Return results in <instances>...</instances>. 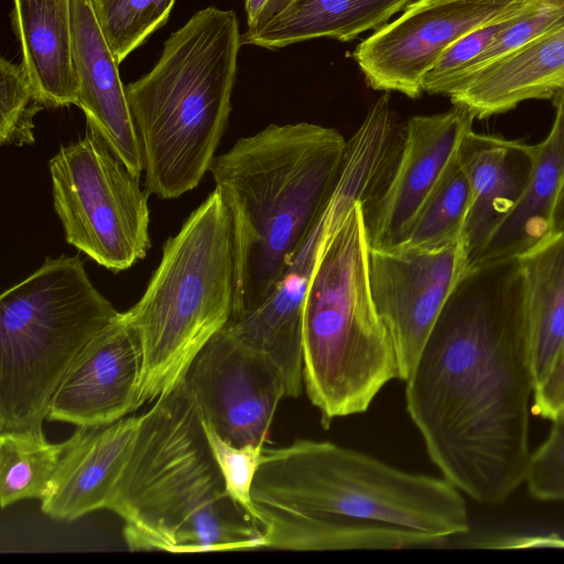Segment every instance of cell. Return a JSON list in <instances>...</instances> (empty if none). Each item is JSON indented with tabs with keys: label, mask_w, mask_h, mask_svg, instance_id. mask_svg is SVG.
I'll return each mask as SVG.
<instances>
[{
	"label": "cell",
	"mask_w": 564,
	"mask_h": 564,
	"mask_svg": "<svg viewBox=\"0 0 564 564\" xmlns=\"http://www.w3.org/2000/svg\"><path fill=\"white\" fill-rule=\"evenodd\" d=\"M405 382L430 459L459 491L498 505L525 481L534 379L519 258L467 269Z\"/></svg>",
	"instance_id": "6da1fadb"
},
{
	"label": "cell",
	"mask_w": 564,
	"mask_h": 564,
	"mask_svg": "<svg viewBox=\"0 0 564 564\" xmlns=\"http://www.w3.org/2000/svg\"><path fill=\"white\" fill-rule=\"evenodd\" d=\"M346 149L336 129L272 123L214 158L209 172L234 225L236 283L228 322L271 293L329 204Z\"/></svg>",
	"instance_id": "7a4b0ae2"
},
{
	"label": "cell",
	"mask_w": 564,
	"mask_h": 564,
	"mask_svg": "<svg viewBox=\"0 0 564 564\" xmlns=\"http://www.w3.org/2000/svg\"><path fill=\"white\" fill-rule=\"evenodd\" d=\"M108 509L122 519L132 551L264 549L261 527L226 494L183 380L141 414Z\"/></svg>",
	"instance_id": "3957f363"
},
{
	"label": "cell",
	"mask_w": 564,
	"mask_h": 564,
	"mask_svg": "<svg viewBox=\"0 0 564 564\" xmlns=\"http://www.w3.org/2000/svg\"><path fill=\"white\" fill-rule=\"evenodd\" d=\"M241 44L236 13L207 7L170 35L147 75L126 86L149 193L178 198L209 171L228 124Z\"/></svg>",
	"instance_id": "277c9868"
},
{
	"label": "cell",
	"mask_w": 564,
	"mask_h": 564,
	"mask_svg": "<svg viewBox=\"0 0 564 564\" xmlns=\"http://www.w3.org/2000/svg\"><path fill=\"white\" fill-rule=\"evenodd\" d=\"M362 199L324 243L303 305V387L322 425L368 410L398 378L391 336L369 282V237Z\"/></svg>",
	"instance_id": "5b68a950"
},
{
	"label": "cell",
	"mask_w": 564,
	"mask_h": 564,
	"mask_svg": "<svg viewBox=\"0 0 564 564\" xmlns=\"http://www.w3.org/2000/svg\"><path fill=\"white\" fill-rule=\"evenodd\" d=\"M251 496L257 511L382 521L441 543L469 530L465 499L444 477L404 471L327 441L264 448Z\"/></svg>",
	"instance_id": "8992f818"
},
{
	"label": "cell",
	"mask_w": 564,
	"mask_h": 564,
	"mask_svg": "<svg viewBox=\"0 0 564 564\" xmlns=\"http://www.w3.org/2000/svg\"><path fill=\"white\" fill-rule=\"evenodd\" d=\"M236 283L231 214L215 188L162 249L159 267L124 321L138 335L139 408L172 390L227 324Z\"/></svg>",
	"instance_id": "52a82bcc"
},
{
	"label": "cell",
	"mask_w": 564,
	"mask_h": 564,
	"mask_svg": "<svg viewBox=\"0 0 564 564\" xmlns=\"http://www.w3.org/2000/svg\"><path fill=\"white\" fill-rule=\"evenodd\" d=\"M78 256L48 258L0 297V433L43 432L87 344L118 315Z\"/></svg>",
	"instance_id": "ba28073f"
},
{
	"label": "cell",
	"mask_w": 564,
	"mask_h": 564,
	"mask_svg": "<svg viewBox=\"0 0 564 564\" xmlns=\"http://www.w3.org/2000/svg\"><path fill=\"white\" fill-rule=\"evenodd\" d=\"M54 209L66 241L119 272L151 247L148 194L102 138L87 128L48 161Z\"/></svg>",
	"instance_id": "9c48e42d"
},
{
	"label": "cell",
	"mask_w": 564,
	"mask_h": 564,
	"mask_svg": "<svg viewBox=\"0 0 564 564\" xmlns=\"http://www.w3.org/2000/svg\"><path fill=\"white\" fill-rule=\"evenodd\" d=\"M378 184L379 171L375 163L362 154H349L329 204L271 293L252 312L227 322L223 328L279 367L285 379L288 397H299L303 388V305L322 248L354 203L359 199L369 202Z\"/></svg>",
	"instance_id": "30bf717a"
},
{
	"label": "cell",
	"mask_w": 564,
	"mask_h": 564,
	"mask_svg": "<svg viewBox=\"0 0 564 564\" xmlns=\"http://www.w3.org/2000/svg\"><path fill=\"white\" fill-rule=\"evenodd\" d=\"M182 380L200 419L236 446L269 442L278 404L288 397L279 367L224 329L202 347Z\"/></svg>",
	"instance_id": "8fae6325"
},
{
	"label": "cell",
	"mask_w": 564,
	"mask_h": 564,
	"mask_svg": "<svg viewBox=\"0 0 564 564\" xmlns=\"http://www.w3.org/2000/svg\"><path fill=\"white\" fill-rule=\"evenodd\" d=\"M462 241L438 249L369 246V282L377 312L406 381L449 296L467 271Z\"/></svg>",
	"instance_id": "7c38bea8"
},
{
	"label": "cell",
	"mask_w": 564,
	"mask_h": 564,
	"mask_svg": "<svg viewBox=\"0 0 564 564\" xmlns=\"http://www.w3.org/2000/svg\"><path fill=\"white\" fill-rule=\"evenodd\" d=\"M518 0H414L352 52L367 84L415 99L424 75L447 47Z\"/></svg>",
	"instance_id": "4fadbf2b"
},
{
	"label": "cell",
	"mask_w": 564,
	"mask_h": 564,
	"mask_svg": "<svg viewBox=\"0 0 564 564\" xmlns=\"http://www.w3.org/2000/svg\"><path fill=\"white\" fill-rule=\"evenodd\" d=\"M474 117L465 109L409 119L394 166L379 191L367 218L369 246L400 245L423 203L456 155Z\"/></svg>",
	"instance_id": "5bb4252c"
},
{
	"label": "cell",
	"mask_w": 564,
	"mask_h": 564,
	"mask_svg": "<svg viewBox=\"0 0 564 564\" xmlns=\"http://www.w3.org/2000/svg\"><path fill=\"white\" fill-rule=\"evenodd\" d=\"M141 371L138 335L119 313L73 362L52 398L46 420L99 426L128 416L139 409Z\"/></svg>",
	"instance_id": "9a60e30c"
},
{
	"label": "cell",
	"mask_w": 564,
	"mask_h": 564,
	"mask_svg": "<svg viewBox=\"0 0 564 564\" xmlns=\"http://www.w3.org/2000/svg\"><path fill=\"white\" fill-rule=\"evenodd\" d=\"M141 415H128L99 426H77L64 449L43 497V513L74 521L108 509L128 462Z\"/></svg>",
	"instance_id": "2e32d148"
},
{
	"label": "cell",
	"mask_w": 564,
	"mask_h": 564,
	"mask_svg": "<svg viewBox=\"0 0 564 564\" xmlns=\"http://www.w3.org/2000/svg\"><path fill=\"white\" fill-rule=\"evenodd\" d=\"M70 13L76 106L85 113L87 128L140 178L143 159L119 63L96 22L90 0H70Z\"/></svg>",
	"instance_id": "e0dca14e"
},
{
	"label": "cell",
	"mask_w": 564,
	"mask_h": 564,
	"mask_svg": "<svg viewBox=\"0 0 564 564\" xmlns=\"http://www.w3.org/2000/svg\"><path fill=\"white\" fill-rule=\"evenodd\" d=\"M456 154L470 187L462 235L470 268L523 194L533 169L535 145L471 129L462 139Z\"/></svg>",
	"instance_id": "ac0fdd59"
},
{
	"label": "cell",
	"mask_w": 564,
	"mask_h": 564,
	"mask_svg": "<svg viewBox=\"0 0 564 564\" xmlns=\"http://www.w3.org/2000/svg\"><path fill=\"white\" fill-rule=\"evenodd\" d=\"M564 86V25L473 74L449 95L475 119L514 109L523 101L552 99Z\"/></svg>",
	"instance_id": "d6986e66"
},
{
	"label": "cell",
	"mask_w": 564,
	"mask_h": 564,
	"mask_svg": "<svg viewBox=\"0 0 564 564\" xmlns=\"http://www.w3.org/2000/svg\"><path fill=\"white\" fill-rule=\"evenodd\" d=\"M22 65L45 107L76 105L70 0H12Z\"/></svg>",
	"instance_id": "ffe728a7"
},
{
	"label": "cell",
	"mask_w": 564,
	"mask_h": 564,
	"mask_svg": "<svg viewBox=\"0 0 564 564\" xmlns=\"http://www.w3.org/2000/svg\"><path fill=\"white\" fill-rule=\"evenodd\" d=\"M551 100L555 118L546 138L535 144V160L527 187L471 267L518 258L553 235V213L564 182V100Z\"/></svg>",
	"instance_id": "44dd1931"
},
{
	"label": "cell",
	"mask_w": 564,
	"mask_h": 564,
	"mask_svg": "<svg viewBox=\"0 0 564 564\" xmlns=\"http://www.w3.org/2000/svg\"><path fill=\"white\" fill-rule=\"evenodd\" d=\"M264 549L335 551L406 549L441 544L434 536L392 523L339 516L259 509Z\"/></svg>",
	"instance_id": "7402d4cb"
},
{
	"label": "cell",
	"mask_w": 564,
	"mask_h": 564,
	"mask_svg": "<svg viewBox=\"0 0 564 564\" xmlns=\"http://www.w3.org/2000/svg\"><path fill=\"white\" fill-rule=\"evenodd\" d=\"M414 0H288L260 29L245 32L242 44L275 50L328 37L349 42L379 30Z\"/></svg>",
	"instance_id": "603a6c76"
},
{
	"label": "cell",
	"mask_w": 564,
	"mask_h": 564,
	"mask_svg": "<svg viewBox=\"0 0 564 564\" xmlns=\"http://www.w3.org/2000/svg\"><path fill=\"white\" fill-rule=\"evenodd\" d=\"M524 288V324L534 389L551 371L564 343V235H552L518 257Z\"/></svg>",
	"instance_id": "cb8c5ba5"
},
{
	"label": "cell",
	"mask_w": 564,
	"mask_h": 564,
	"mask_svg": "<svg viewBox=\"0 0 564 564\" xmlns=\"http://www.w3.org/2000/svg\"><path fill=\"white\" fill-rule=\"evenodd\" d=\"M64 442L54 444L44 432L0 433V505L40 499L55 473Z\"/></svg>",
	"instance_id": "d4e9b609"
},
{
	"label": "cell",
	"mask_w": 564,
	"mask_h": 564,
	"mask_svg": "<svg viewBox=\"0 0 564 564\" xmlns=\"http://www.w3.org/2000/svg\"><path fill=\"white\" fill-rule=\"evenodd\" d=\"M469 205V183L456 154L398 246L438 249L462 241Z\"/></svg>",
	"instance_id": "484cf974"
},
{
	"label": "cell",
	"mask_w": 564,
	"mask_h": 564,
	"mask_svg": "<svg viewBox=\"0 0 564 564\" xmlns=\"http://www.w3.org/2000/svg\"><path fill=\"white\" fill-rule=\"evenodd\" d=\"M96 22L120 64L169 19L175 0H90Z\"/></svg>",
	"instance_id": "4316f807"
},
{
	"label": "cell",
	"mask_w": 564,
	"mask_h": 564,
	"mask_svg": "<svg viewBox=\"0 0 564 564\" xmlns=\"http://www.w3.org/2000/svg\"><path fill=\"white\" fill-rule=\"evenodd\" d=\"M531 1L518 0L500 15L447 47L424 75L422 90L431 95H447L456 76L484 53L524 12Z\"/></svg>",
	"instance_id": "83f0119b"
},
{
	"label": "cell",
	"mask_w": 564,
	"mask_h": 564,
	"mask_svg": "<svg viewBox=\"0 0 564 564\" xmlns=\"http://www.w3.org/2000/svg\"><path fill=\"white\" fill-rule=\"evenodd\" d=\"M45 106L20 64L0 61V143L23 147L34 143V117Z\"/></svg>",
	"instance_id": "f1b7e54d"
},
{
	"label": "cell",
	"mask_w": 564,
	"mask_h": 564,
	"mask_svg": "<svg viewBox=\"0 0 564 564\" xmlns=\"http://www.w3.org/2000/svg\"><path fill=\"white\" fill-rule=\"evenodd\" d=\"M562 25L564 0H532L524 12L486 51L456 76L446 96L485 66Z\"/></svg>",
	"instance_id": "f546056e"
},
{
	"label": "cell",
	"mask_w": 564,
	"mask_h": 564,
	"mask_svg": "<svg viewBox=\"0 0 564 564\" xmlns=\"http://www.w3.org/2000/svg\"><path fill=\"white\" fill-rule=\"evenodd\" d=\"M208 444L221 473L226 494L259 525L260 514L251 496L252 484L262 462L264 445L236 446L221 438L202 420Z\"/></svg>",
	"instance_id": "4dcf8cb0"
},
{
	"label": "cell",
	"mask_w": 564,
	"mask_h": 564,
	"mask_svg": "<svg viewBox=\"0 0 564 564\" xmlns=\"http://www.w3.org/2000/svg\"><path fill=\"white\" fill-rule=\"evenodd\" d=\"M525 481L544 501H564V415L553 421L547 438L531 454Z\"/></svg>",
	"instance_id": "1f68e13d"
},
{
	"label": "cell",
	"mask_w": 564,
	"mask_h": 564,
	"mask_svg": "<svg viewBox=\"0 0 564 564\" xmlns=\"http://www.w3.org/2000/svg\"><path fill=\"white\" fill-rule=\"evenodd\" d=\"M532 412L551 421L564 415V343L551 371L533 391Z\"/></svg>",
	"instance_id": "d6a6232c"
},
{
	"label": "cell",
	"mask_w": 564,
	"mask_h": 564,
	"mask_svg": "<svg viewBox=\"0 0 564 564\" xmlns=\"http://www.w3.org/2000/svg\"><path fill=\"white\" fill-rule=\"evenodd\" d=\"M279 0H246L247 32H253L267 23L274 14Z\"/></svg>",
	"instance_id": "836d02e7"
},
{
	"label": "cell",
	"mask_w": 564,
	"mask_h": 564,
	"mask_svg": "<svg viewBox=\"0 0 564 564\" xmlns=\"http://www.w3.org/2000/svg\"><path fill=\"white\" fill-rule=\"evenodd\" d=\"M552 234L564 235V182L553 213Z\"/></svg>",
	"instance_id": "e575fe53"
},
{
	"label": "cell",
	"mask_w": 564,
	"mask_h": 564,
	"mask_svg": "<svg viewBox=\"0 0 564 564\" xmlns=\"http://www.w3.org/2000/svg\"><path fill=\"white\" fill-rule=\"evenodd\" d=\"M553 98H558V99H563L564 100V86L562 88H560L555 94L554 96L552 97Z\"/></svg>",
	"instance_id": "d590c367"
}]
</instances>
